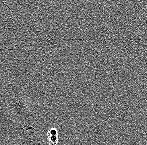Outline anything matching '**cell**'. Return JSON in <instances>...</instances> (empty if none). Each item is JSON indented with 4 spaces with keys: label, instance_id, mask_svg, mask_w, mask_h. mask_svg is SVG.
Wrapping results in <instances>:
<instances>
[{
    "label": "cell",
    "instance_id": "1",
    "mask_svg": "<svg viewBox=\"0 0 147 145\" xmlns=\"http://www.w3.org/2000/svg\"><path fill=\"white\" fill-rule=\"evenodd\" d=\"M48 137L49 142L51 144H57L58 140L57 136H49Z\"/></svg>",
    "mask_w": 147,
    "mask_h": 145
},
{
    "label": "cell",
    "instance_id": "2",
    "mask_svg": "<svg viewBox=\"0 0 147 145\" xmlns=\"http://www.w3.org/2000/svg\"><path fill=\"white\" fill-rule=\"evenodd\" d=\"M58 132L57 129L52 128L50 129L48 132V136H57Z\"/></svg>",
    "mask_w": 147,
    "mask_h": 145
}]
</instances>
